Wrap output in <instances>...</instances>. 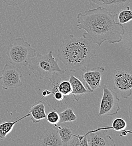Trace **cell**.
I'll return each mask as SVG.
<instances>
[{"mask_svg":"<svg viewBox=\"0 0 132 146\" xmlns=\"http://www.w3.org/2000/svg\"><path fill=\"white\" fill-rule=\"evenodd\" d=\"M117 14L119 23L121 24H126L132 20V11L129 6L121 10Z\"/></svg>","mask_w":132,"mask_h":146,"instance_id":"cell-18","label":"cell"},{"mask_svg":"<svg viewBox=\"0 0 132 146\" xmlns=\"http://www.w3.org/2000/svg\"><path fill=\"white\" fill-rule=\"evenodd\" d=\"M127 127V124L125 120L121 117H116L113 121L112 123V129L116 131H121L125 129Z\"/></svg>","mask_w":132,"mask_h":146,"instance_id":"cell-20","label":"cell"},{"mask_svg":"<svg viewBox=\"0 0 132 146\" xmlns=\"http://www.w3.org/2000/svg\"><path fill=\"white\" fill-rule=\"evenodd\" d=\"M120 98L116 92L106 86L103 87L102 97L98 116H113L120 110Z\"/></svg>","mask_w":132,"mask_h":146,"instance_id":"cell-6","label":"cell"},{"mask_svg":"<svg viewBox=\"0 0 132 146\" xmlns=\"http://www.w3.org/2000/svg\"><path fill=\"white\" fill-rule=\"evenodd\" d=\"M58 91L65 96H69L72 93V86L69 80H61L58 86Z\"/></svg>","mask_w":132,"mask_h":146,"instance_id":"cell-19","label":"cell"},{"mask_svg":"<svg viewBox=\"0 0 132 146\" xmlns=\"http://www.w3.org/2000/svg\"><path fill=\"white\" fill-rule=\"evenodd\" d=\"M97 54L95 44L73 35L64 38L58 48V58L70 72L85 71Z\"/></svg>","mask_w":132,"mask_h":146,"instance_id":"cell-2","label":"cell"},{"mask_svg":"<svg viewBox=\"0 0 132 146\" xmlns=\"http://www.w3.org/2000/svg\"><path fill=\"white\" fill-rule=\"evenodd\" d=\"M120 131V136H126L128 133H131L132 131H128V130H127L125 129H124V130H122Z\"/></svg>","mask_w":132,"mask_h":146,"instance_id":"cell-23","label":"cell"},{"mask_svg":"<svg viewBox=\"0 0 132 146\" xmlns=\"http://www.w3.org/2000/svg\"><path fill=\"white\" fill-rule=\"evenodd\" d=\"M31 115L30 112L26 115L23 116L22 117L14 121H6L0 123V140H3L6 136L11 133L13 130L15 125L19 122V121L26 118L27 117Z\"/></svg>","mask_w":132,"mask_h":146,"instance_id":"cell-16","label":"cell"},{"mask_svg":"<svg viewBox=\"0 0 132 146\" xmlns=\"http://www.w3.org/2000/svg\"><path fill=\"white\" fill-rule=\"evenodd\" d=\"M29 67L30 70L38 79L48 78L54 73L66 72V70L60 68L58 62L53 56L51 51L44 55L37 52L36 56L31 60Z\"/></svg>","mask_w":132,"mask_h":146,"instance_id":"cell-5","label":"cell"},{"mask_svg":"<svg viewBox=\"0 0 132 146\" xmlns=\"http://www.w3.org/2000/svg\"><path fill=\"white\" fill-rule=\"evenodd\" d=\"M113 80L115 89L118 92L122 98H128L132 94V76L131 73L116 69L113 74Z\"/></svg>","mask_w":132,"mask_h":146,"instance_id":"cell-8","label":"cell"},{"mask_svg":"<svg viewBox=\"0 0 132 146\" xmlns=\"http://www.w3.org/2000/svg\"><path fill=\"white\" fill-rule=\"evenodd\" d=\"M60 121L59 123H63L66 122H73L76 121L77 116L72 108H67L59 112Z\"/></svg>","mask_w":132,"mask_h":146,"instance_id":"cell-17","label":"cell"},{"mask_svg":"<svg viewBox=\"0 0 132 146\" xmlns=\"http://www.w3.org/2000/svg\"><path fill=\"white\" fill-rule=\"evenodd\" d=\"M69 82L72 86L71 94L74 96L76 101H78L83 94L90 93L82 82L75 76L71 75L69 78Z\"/></svg>","mask_w":132,"mask_h":146,"instance_id":"cell-14","label":"cell"},{"mask_svg":"<svg viewBox=\"0 0 132 146\" xmlns=\"http://www.w3.org/2000/svg\"><path fill=\"white\" fill-rule=\"evenodd\" d=\"M112 129V127L99 128L90 131L87 133V142L88 146H115L113 138L106 134L104 130Z\"/></svg>","mask_w":132,"mask_h":146,"instance_id":"cell-9","label":"cell"},{"mask_svg":"<svg viewBox=\"0 0 132 146\" xmlns=\"http://www.w3.org/2000/svg\"><path fill=\"white\" fill-rule=\"evenodd\" d=\"M116 15L104 8L94 7L77 15L76 26L86 31L82 35L83 38L98 47L105 41L111 44L119 43L125 30L123 24L115 21Z\"/></svg>","mask_w":132,"mask_h":146,"instance_id":"cell-1","label":"cell"},{"mask_svg":"<svg viewBox=\"0 0 132 146\" xmlns=\"http://www.w3.org/2000/svg\"><path fill=\"white\" fill-rule=\"evenodd\" d=\"M38 146H63L57 129L48 128L39 137Z\"/></svg>","mask_w":132,"mask_h":146,"instance_id":"cell-12","label":"cell"},{"mask_svg":"<svg viewBox=\"0 0 132 146\" xmlns=\"http://www.w3.org/2000/svg\"><path fill=\"white\" fill-rule=\"evenodd\" d=\"M94 7H101L106 9L113 14H117L128 6L131 0H89Z\"/></svg>","mask_w":132,"mask_h":146,"instance_id":"cell-11","label":"cell"},{"mask_svg":"<svg viewBox=\"0 0 132 146\" xmlns=\"http://www.w3.org/2000/svg\"><path fill=\"white\" fill-rule=\"evenodd\" d=\"M47 86V89L50 91V94L39 100L47 104L52 109L60 112L67 108H74L76 107V100L72 94L65 96L58 91V86L62 80L60 76L54 73L49 76Z\"/></svg>","mask_w":132,"mask_h":146,"instance_id":"cell-3","label":"cell"},{"mask_svg":"<svg viewBox=\"0 0 132 146\" xmlns=\"http://www.w3.org/2000/svg\"><path fill=\"white\" fill-rule=\"evenodd\" d=\"M55 126L57 127V130L62 143V146H68L70 142L76 134L78 127L73 124H66L62 125H57L56 124Z\"/></svg>","mask_w":132,"mask_h":146,"instance_id":"cell-13","label":"cell"},{"mask_svg":"<svg viewBox=\"0 0 132 146\" xmlns=\"http://www.w3.org/2000/svg\"><path fill=\"white\" fill-rule=\"evenodd\" d=\"M31 120L33 123H38L41 120L46 118L45 112V104L42 101H38L35 102L30 110Z\"/></svg>","mask_w":132,"mask_h":146,"instance_id":"cell-15","label":"cell"},{"mask_svg":"<svg viewBox=\"0 0 132 146\" xmlns=\"http://www.w3.org/2000/svg\"><path fill=\"white\" fill-rule=\"evenodd\" d=\"M37 51L24 38H15L7 48L6 55L9 62L19 68L29 65Z\"/></svg>","mask_w":132,"mask_h":146,"instance_id":"cell-4","label":"cell"},{"mask_svg":"<svg viewBox=\"0 0 132 146\" xmlns=\"http://www.w3.org/2000/svg\"><path fill=\"white\" fill-rule=\"evenodd\" d=\"M104 71L103 67L99 66L82 74V78L90 93L93 92L100 87L102 75Z\"/></svg>","mask_w":132,"mask_h":146,"instance_id":"cell-10","label":"cell"},{"mask_svg":"<svg viewBox=\"0 0 132 146\" xmlns=\"http://www.w3.org/2000/svg\"><path fill=\"white\" fill-rule=\"evenodd\" d=\"M46 119L49 123L55 125L59 123V121H60L59 113L58 112H57L55 111H51L47 115H46Z\"/></svg>","mask_w":132,"mask_h":146,"instance_id":"cell-21","label":"cell"},{"mask_svg":"<svg viewBox=\"0 0 132 146\" xmlns=\"http://www.w3.org/2000/svg\"><path fill=\"white\" fill-rule=\"evenodd\" d=\"M6 5L13 6V7H16L22 4L23 3L25 2L27 0H2Z\"/></svg>","mask_w":132,"mask_h":146,"instance_id":"cell-22","label":"cell"},{"mask_svg":"<svg viewBox=\"0 0 132 146\" xmlns=\"http://www.w3.org/2000/svg\"><path fill=\"white\" fill-rule=\"evenodd\" d=\"M1 74L0 85L5 90L19 88L23 84L21 80V71L15 66L6 64L1 71Z\"/></svg>","mask_w":132,"mask_h":146,"instance_id":"cell-7","label":"cell"}]
</instances>
